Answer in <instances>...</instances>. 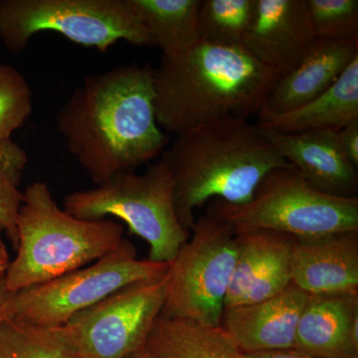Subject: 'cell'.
<instances>
[{
  "mask_svg": "<svg viewBox=\"0 0 358 358\" xmlns=\"http://www.w3.org/2000/svg\"><path fill=\"white\" fill-rule=\"evenodd\" d=\"M164 301L166 275L134 282L57 329L80 358H128L143 348Z\"/></svg>",
  "mask_w": 358,
  "mask_h": 358,
  "instance_id": "10",
  "label": "cell"
},
{
  "mask_svg": "<svg viewBox=\"0 0 358 358\" xmlns=\"http://www.w3.org/2000/svg\"><path fill=\"white\" fill-rule=\"evenodd\" d=\"M278 79L242 47L200 40L185 54L162 55L154 68L157 124L178 136L226 117L248 119Z\"/></svg>",
  "mask_w": 358,
  "mask_h": 358,
  "instance_id": "2",
  "label": "cell"
},
{
  "mask_svg": "<svg viewBox=\"0 0 358 358\" xmlns=\"http://www.w3.org/2000/svg\"><path fill=\"white\" fill-rule=\"evenodd\" d=\"M167 268L169 264L140 260L136 247L124 238L92 265L11 294L6 317L27 326L61 327L120 289L164 278Z\"/></svg>",
  "mask_w": 358,
  "mask_h": 358,
  "instance_id": "8",
  "label": "cell"
},
{
  "mask_svg": "<svg viewBox=\"0 0 358 358\" xmlns=\"http://www.w3.org/2000/svg\"><path fill=\"white\" fill-rule=\"evenodd\" d=\"M256 4L257 0H200V40L241 47L255 15Z\"/></svg>",
  "mask_w": 358,
  "mask_h": 358,
  "instance_id": "21",
  "label": "cell"
},
{
  "mask_svg": "<svg viewBox=\"0 0 358 358\" xmlns=\"http://www.w3.org/2000/svg\"><path fill=\"white\" fill-rule=\"evenodd\" d=\"M293 350L312 358H358V294H310Z\"/></svg>",
  "mask_w": 358,
  "mask_h": 358,
  "instance_id": "17",
  "label": "cell"
},
{
  "mask_svg": "<svg viewBox=\"0 0 358 358\" xmlns=\"http://www.w3.org/2000/svg\"><path fill=\"white\" fill-rule=\"evenodd\" d=\"M257 126L275 133L338 131L358 121V56L324 94L282 114L259 113Z\"/></svg>",
  "mask_w": 358,
  "mask_h": 358,
  "instance_id": "18",
  "label": "cell"
},
{
  "mask_svg": "<svg viewBox=\"0 0 358 358\" xmlns=\"http://www.w3.org/2000/svg\"><path fill=\"white\" fill-rule=\"evenodd\" d=\"M32 109V92L24 76L13 66L0 63V141L11 138Z\"/></svg>",
  "mask_w": 358,
  "mask_h": 358,
  "instance_id": "24",
  "label": "cell"
},
{
  "mask_svg": "<svg viewBox=\"0 0 358 358\" xmlns=\"http://www.w3.org/2000/svg\"><path fill=\"white\" fill-rule=\"evenodd\" d=\"M262 131L282 159L315 189L331 196L357 199V169L339 150L336 131L282 134Z\"/></svg>",
  "mask_w": 358,
  "mask_h": 358,
  "instance_id": "15",
  "label": "cell"
},
{
  "mask_svg": "<svg viewBox=\"0 0 358 358\" xmlns=\"http://www.w3.org/2000/svg\"><path fill=\"white\" fill-rule=\"evenodd\" d=\"M11 294L13 293L7 291L4 284L0 286V320L6 317L7 305H8V301L9 299H10Z\"/></svg>",
  "mask_w": 358,
  "mask_h": 358,
  "instance_id": "29",
  "label": "cell"
},
{
  "mask_svg": "<svg viewBox=\"0 0 358 358\" xmlns=\"http://www.w3.org/2000/svg\"><path fill=\"white\" fill-rule=\"evenodd\" d=\"M292 282L308 294H358V231L294 237Z\"/></svg>",
  "mask_w": 358,
  "mask_h": 358,
  "instance_id": "14",
  "label": "cell"
},
{
  "mask_svg": "<svg viewBox=\"0 0 358 358\" xmlns=\"http://www.w3.org/2000/svg\"><path fill=\"white\" fill-rule=\"evenodd\" d=\"M357 56L358 37L317 38L301 62L275 81L259 113L282 114L310 102L331 88Z\"/></svg>",
  "mask_w": 358,
  "mask_h": 358,
  "instance_id": "16",
  "label": "cell"
},
{
  "mask_svg": "<svg viewBox=\"0 0 358 358\" xmlns=\"http://www.w3.org/2000/svg\"><path fill=\"white\" fill-rule=\"evenodd\" d=\"M207 213L237 232L270 230L296 238L358 231V197L343 199L312 187L293 166L264 178L247 203L212 200Z\"/></svg>",
  "mask_w": 358,
  "mask_h": 358,
  "instance_id": "6",
  "label": "cell"
},
{
  "mask_svg": "<svg viewBox=\"0 0 358 358\" xmlns=\"http://www.w3.org/2000/svg\"><path fill=\"white\" fill-rule=\"evenodd\" d=\"M27 164L24 148L11 138L0 141V230L6 233L14 249L18 243V213L24 199L20 185Z\"/></svg>",
  "mask_w": 358,
  "mask_h": 358,
  "instance_id": "23",
  "label": "cell"
},
{
  "mask_svg": "<svg viewBox=\"0 0 358 358\" xmlns=\"http://www.w3.org/2000/svg\"><path fill=\"white\" fill-rule=\"evenodd\" d=\"M307 2L317 38H357V0H307Z\"/></svg>",
  "mask_w": 358,
  "mask_h": 358,
  "instance_id": "25",
  "label": "cell"
},
{
  "mask_svg": "<svg viewBox=\"0 0 358 358\" xmlns=\"http://www.w3.org/2000/svg\"><path fill=\"white\" fill-rule=\"evenodd\" d=\"M128 358H141V357H138V355H133V357H129Z\"/></svg>",
  "mask_w": 358,
  "mask_h": 358,
  "instance_id": "30",
  "label": "cell"
},
{
  "mask_svg": "<svg viewBox=\"0 0 358 358\" xmlns=\"http://www.w3.org/2000/svg\"><path fill=\"white\" fill-rule=\"evenodd\" d=\"M9 263H10V261H9L6 245H4L3 241L0 239V286L4 284Z\"/></svg>",
  "mask_w": 358,
  "mask_h": 358,
  "instance_id": "28",
  "label": "cell"
},
{
  "mask_svg": "<svg viewBox=\"0 0 358 358\" xmlns=\"http://www.w3.org/2000/svg\"><path fill=\"white\" fill-rule=\"evenodd\" d=\"M160 159L173 176L176 215L188 232L207 202L247 203L267 174L291 166L262 129L236 117L176 136Z\"/></svg>",
  "mask_w": 358,
  "mask_h": 358,
  "instance_id": "3",
  "label": "cell"
},
{
  "mask_svg": "<svg viewBox=\"0 0 358 358\" xmlns=\"http://www.w3.org/2000/svg\"><path fill=\"white\" fill-rule=\"evenodd\" d=\"M317 39L307 0H257L241 47L281 78L301 62Z\"/></svg>",
  "mask_w": 358,
  "mask_h": 358,
  "instance_id": "11",
  "label": "cell"
},
{
  "mask_svg": "<svg viewBox=\"0 0 358 358\" xmlns=\"http://www.w3.org/2000/svg\"><path fill=\"white\" fill-rule=\"evenodd\" d=\"M242 355L220 327L160 315L136 355L141 358H242Z\"/></svg>",
  "mask_w": 358,
  "mask_h": 358,
  "instance_id": "19",
  "label": "cell"
},
{
  "mask_svg": "<svg viewBox=\"0 0 358 358\" xmlns=\"http://www.w3.org/2000/svg\"><path fill=\"white\" fill-rule=\"evenodd\" d=\"M336 143L346 159L355 167H358V121L336 131Z\"/></svg>",
  "mask_w": 358,
  "mask_h": 358,
  "instance_id": "26",
  "label": "cell"
},
{
  "mask_svg": "<svg viewBox=\"0 0 358 358\" xmlns=\"http://www.w3.org/2000/svg\"><path fill=\"white\" fill-rule=\"evenodd\" d=\"M162 55L178 56L200 41V0H129Z\"/></svg>",
  "mask_w": 358,
  "mask_h": 358,
  "instance_id": "20",
  "label": "cell"
},
{
  "mask_svg": "<svg viewBox=\"0 0 358 358\" xmlns=\"http://www.w3.org/2000/svg\"><path fill=\"white\" fill-rule=\"evenodd\" d=\"M44 31L102 53L120 40L154 46L129 0H0V42L7 50L20 53Z\"/></svg>",
  "mask_w": 358,
  "mask_h": 358,
  "instance_id": "7",
  "label": "cell"
},
{
  "mask_svg": "<svg viewBox=\"0 0 358 358\" xmlns=\"http://www.w3.org/2000/svg\"><path fill=\"white\" fill-rule=\"evenodd\" d=\"M308 296L292 282L267 300L224 308L220 327L242 353L293 350Z\"/></svg>",
  "mask_w": 358,
  "mask_h": 358,
  "instance_id": "13",
  "label": "cell"
},
{
  "mask_svg": "<svg viewBox=\"0 0 358 358\" xmlns=\"http://www.w3.org/2000/svg\"><path fill=\"white\" fill-rule=\"evenodd\" d=\"M56 127L96 185L152 162L171 141L155 117L150 64L119 66L85 78L59 110Z\"/></svg>",
  "mask_w": 358,
  "mask_h": 358,
  "instance_id": "1",
  "label": "cell"
},
{
  "mask_svg": "<svg viewBox=\"0 0 358 358\" xmlns=\"http://www.w3.org/2000/svg\"><path fill=\"white\" fill-rule=\"evenodd\" d=\"M238 254L236 230L207 213L169 264L162 315L220 327Z\"/></svg>",
  "mask_w": 358,
  "mask_h": 358,
  "instance_id": "9",
  "label": "cell"
},
{
  "mask_svg": "<svg viewBox=\"0 0 358 358\" xmlns=\"http://www.w3.org/2000/svg\"><path fill=\"white\" fill-rule=\"evenodd\" d=\"M242 358H312L289 350H275V352H263L255 353H243Z\"/></svg>",
  "mask_w": 358,
  "mask_h": 358,
  "instance_id": "27",
  "label": "cell"
},
{
  "mask_svg": "<svg viewBox=\"0 0 358 358\" xmlns=\"http://www.w3.org/2000/svg\"><path fill=\"white\" fill-rule=\"evenodd\" d=\"M63 209L81 220L124 221L150 245L152 262L171 263L190 237L176 215L173 178L162 159L143 173H117L93 189L70 193Z\"/></svg>",
  "mask_w": 358,
  "mask_h": 358,
  "instance_id": "5",
  "label": "cell"
},
{
  "mask_svg": "<svg viewBox=\"0 0 358 358\" xmlns=\"http://www.w3.org/2000/svg\"><path fill=\"white\" fill-rule=\"evenodd\" d=\"M0 358H80L57 327H38L4 317L0 320Z\"/></svg>",
  "mask_w": 358,
  "mask_h": 358,
  "instance_id": "22",
  "label": "cell"
},
{
  "mask_svg": "<svg viewBox=\"0 0 358 358\" xmlns=\"http://www.w3.org/2000/svg\"><path fill=\"white\" fill-rule=\"evenodd\" d=\"M237 236L236 263L224 308L267 300L292 284L293 236L270 230L239 231Z\"/></svg>",
  "mask_w": 358,
  "mask_h": 358,
  "instance_id": "12",
  "label": "cell"
},
{
  "mask_svg": "<svg viewBox=\"0 0 358 358\" xmlns=\"http://www.w3.org/2000/svg\"><path fill=\"white\" fill-rule=\"evenodd\" d=\"M23 197L17 218V254L4 280L10 293L96 262L124 239V227L113 219L81 220L59 207L43 181L28 185Z\"/></svg>",
  "mask_w": 358,
  "mask_h": 358,
  "instance_id": "4",
  "label": "cell"
}]
</instances>
